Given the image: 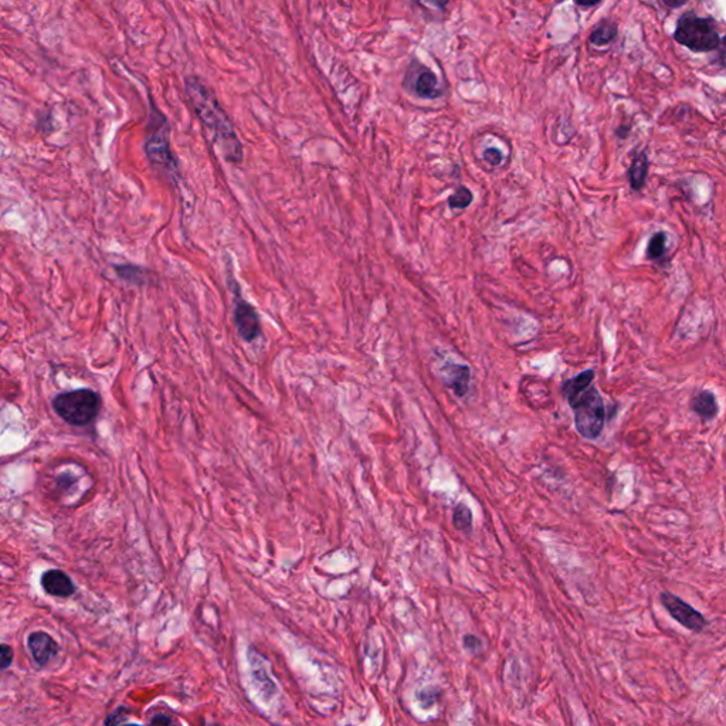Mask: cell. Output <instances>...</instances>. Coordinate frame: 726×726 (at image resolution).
Returning a JSON list of instances; mask_svg holds the SVG:
<instances>
[{"label":"cell","instance_id":"obj_1","mask_svg":"<svg viewBox=\"0 0 726 726\" xmlns=\"http://www.w3.org/2000/svg\"><path fill=\"white\" fill-rule=\"evenodd\" d=\"M184 87L193 110L201 124L212 132V138L225 159L240 163L243 161L242 142L215 94L197 77H187Z\"/></svg>","mask_w":726,"mask_h":726},{"label":"cell","instance_id":"obj_2","mask_svg":"<svg viewBox=\"0 0 726 726\" xmlns=\"http://www.w3.org/2000/svg\"><path fill=\"white\" fill-rule=\"evenodd\" d=\"M674 39L694 53H709L723 43L716 30V23L712 19L696 16L692 11L678 19Z\"/></svg>","mask_w":726,"mask_h":726},{"label":"cell","instance_id":"obj_3","mask_svg":"<svg viewBox=\"0 0 726 726\" xmlns=\"http://www.w3.org/2000/svg\"><path fill=\"white\" fill-rule=\"evenodd\" d=\"M575 413V426L579 434L587 440H596L604 427V404L596 387H586L568 400Z\"/></svg>","mask_w":726,"mask_h":726},{"label":"cell","instance_id":"obj_4","mask_svg":"<svg viewBox=\"0 0 726 726\" xmlns=\"http://www.w3.org/2000/svg\"><path fill=\"white\" fill-rule=\"evenodd\" d=\"M53 407L68 425L85 426L98 416L101 399L91 389H80L58 394L53 400Z\"/></svg>","mask_w":726,"mask_h":726},{"label":"cell","instance_id":"obj_5","mask_svg":"<svg viewBox=\"0 0 726 726\" xmlns=\"http://www.w3.org/2000/svg\"><path fill=\"white\" fill-rule=\"evenodd\" d=\"M149 134L145 141V152L149 161L162 168L170 177L176 179L177 172V163L170 149V141H169V125L166 118L156 111L155 114H151V127Z\"/></svg>","mask_w":726,"mask_h":726},{"label":"cell","instance_id":"obj_6","mask_svg":"<svg viewBox=\"0 0 726 726\" xmlns=\"http://www.w3.org/2000/svg\"><path fill=\"white\" fill-rule=\"evenodd\" d=\"M660 600H661L664 608L670 613V615L675 621H678V623L682 627H685L687 630H691L694 633H701L708 626L706 618L698 610H695L692 606L685 603L678 596H675L670 592H664V593H661Z\"/></svg>","mask_w":726,"mask_h":726},{"label":"cell","instance_id":"obj_7","mask_svg":"<svg viewBox=\"0 0 726 726\" xmlns=\"http://www.w3.org/2000/svg\"><path fill=\"white\" fill-rule=\"evenodd\" d=\"M233 320L239 335L246 342H253L261 335V323L257 309L240 296L239 289H236Z\"/></svg>","mask_w":726,"mask_h":726},{"label":"cell","instance_id":"obj_8","mask_svg":"<svg viewBox=\"0 0 726 726\" xmlns=\"http://www.w3.org/2000/svg\"><path fill=\"white\" fill-rule=\"evenodd\" d=\"M419 68H413L410 65V70L407 71L406 80L411 81V89L414 91L419 98L423 99H437L443 95V89L440 87L437 75L429 70L427 67L419 64Z\"/></svg>","mask_w":726,"mask_h":726},{"label":"cell","instance_id":"obj_9","mask_svg":"<svg viewBox=\"0 0 726 726\" xmlns=\"http://www.w3.org/2000/svg\"><path fill=\"white\" fill-rule=\"evenodd\" d=\"M29 650L32 653L33 660L40 665H46L50 663L53 657L58 653V644L54 641L51 636H49L44 632H36L29 636L27 640Z\"/></svg>","mask_w":726,"mask_h":726},{"label":"cell","instance_id":"obj_10","mask_svg":"<svg viewBox=\"0 0 726 726\" xmlns=\"http://www.w3.org/2000/svg\"><path fill=\"white\" fill-rule=\"evenodd\" d=\"M42 587L47 594L56 597H70L75 592L73 580L64 572L57 569H51L43 573Z\"/></svg>","mask_w":726,"mask_h":726},{"label":"cell","instance_id":"obj_11","mask_svg":"<svg viewBox=\"0 0 726 726\" xmlns=\"http://www.w3.org/2000/svg\"><path fill=\"white\" fill-rule=\"evenodd\" d=\"M442 372H443L446 384L457 396H464L467 393L470 377H471V372H470L468 366L457 365V363H447Z\"/></svg>","mask_w":726,"mask_h":726},{"label":"cell","instance_id":"obj_12","mask_svg":"<svg viewBox=\"0 0 726 726\" xmlns=\"http://www.w3.org/2000/svg\"><path fill=\"white\" fill-rule=\"evenodd\" d=\"M691 408L705 422H709V420L715 419L716 414H718V410H719L715 394L712 392H708V390L699 392L691 400Z\"/></svg>","mask_w":726,"mask_h":726},{"label":"cell","instance_id":"obj_13","mask_svg":"<svg viewBox=\"0 0 726 726\" xmlns=\"http://www.w3.org/2000/svg\"><path fill=\"white\" fill-rule=\"evenodd\" d=\"M617 35H618L617 23L610 19H603L599 22V25L590 33L589 43H592L596 47L607 46L615 40Z\"/></svg>","mask_w":726,"mask_h":726},{"label":"cell","instance_id":"obj_14","mask_svg":"<svg viewBox=\"0 0 726 726\" xmlns=\"http://www.w3.org/2000/svg\"><path fill=\"white\" fill-rule=\"evenodd\" d=\"M647 172H649V156H647V152L643 151L641 154H639L634 161H633V165L630 168V182H632V187L634 190H640L644 183H646V177H647Z\"/></svg>","mask_w":726,"mask_h":726},{"label":"cell","instance_id":"obj_15","mask_svg":"<svg viewBox=\"0 0 726 726\" xmlns=\"http://www.w3.org/2000/svg\"><path fill=\"white\" fill-rule=\"evenodd\" d=\"M593 379H594V372L592 369L582 372L580 375H577V376L569 379L568 382H565L563 389H562L563 394L566 396L568 400L575 397L577 393H580L582 390L589 387Z\"/></svg>","mask_w":726,"mask_h":726},{"label":"cell","instance_id":"obj_16","mask_svg":"<svg viewBox=\"0 0 726 726\" xmlns=\"http://www.w3.org/2000/svg\"><path fill=\"white\" fill-rule=\"evenodd\" d=\"M453 525L457 531L470 534L472 531V512L464 502L457 503L453 512Z\"/></svg>","mask_w":726,"mask_h":726},{"label":"cell","instance_id":"obj_17","mask_svg":"<svg viewBox=\"0 0 726 726\" xmlns=\"http://www.w3.org/2000/svg\"><path fill=\"white\" fill-rule=\"evenodd\" d=\"M472 201V193L470 192V189L467 187H458L457 192L450 196L449 199V206L451 207V209H465V207H468Z\"/></svg>","mask_w":726,"mask_h":726},{"label":"cell","instance_id":"obj_18","mask_svg":"<svg viewBox=\"0 0 726 726\" xmlns=\"http://www.w3.org/2000/svg\"><path fill=\"white\" fill-rule=\"evenodd\" d=\"M665 240H667V236L664 233H657L651 237L650 243H649V249H647V257L651 258V260H656V258H660L664 251H665Z\"/></svg>","mask_w":726,"mask_h":726},{"label":"cell","instance_id":"obj_19","mask_svg":"<svg viewBox=\"0 0 726 726\" xmlns=\"http://www.w3.org/2000/svg\"><path fill=\"white\" fill-rule=\"evenodd\" d=\"M117 270H118V274L124 280H128V281H132V282H141V280L144 278L142 277V270L135 267V265H123L121 268H117Z\"/></svg>","mask_w":726,"mask_h":726},{"label":"cell","instance_id":"obj_20","mask_svg":"<svg viewBox=\"0 0 726 726\" xmlns=\"http://www.w3.org/2000/svg\"><path fill=\"white\" fill-rule=\"evenodd\" d=\"M13 649L8 644H0V670H6L13 661Z\"/></svg>","mask_w":726,"mask_h":726},{"label":"cell","instance_id":"obj_21","mask_svg":"<svg viewBox=\"0 0 726 726\" xmlns=\"http://www.w3.org/2000/svg\"><path fill=\"white\" fill-rule=\"evenodd\" d=\"M463 646H464V649H465L468 653H471V654H477V653H480V651L482 650V643H481V640H480L477 636H474V634H467V636H464V637H463Z\"/></svg>","mask_w":726,"mask_h":726},{"label":"cell","instance_id":"obj_22","mask_svg":"<svg viewBox=\"0 0 726 726\" xmlns=\"http://www.w3.org/2000/svg\"><path fill=\"white\" fill-rule=\"evenodd\" d=\"M484 158H485V161H488L492 166H496V165H499V163H501V161H502V154H501V151H499V149H496V148H489V149H487V151L484 152Z\"/></svg>","mask_w":726,"mask_h":726},{"label":"cell","instance_id":"obj_23","mask_svg":"<svg viewBox=\"0 0 726 726\" xmlns=\"http://www.w3.org/2000/svg\"><path fill=\"white\" fill-rule=\"evenodd\" d=\"M419 2H422L425 5H429L432 8H436L439 11H444L447 8L450 0H419Z\"/></svg>","mask_w":726,"mask_h":726},{"label":"cell","instance_id":"obj_24","mask_svg":"<svg viewBox=\"0 0 726 726\" xmlns=\"http://www.w3.org/2000/svg\"><path fill=\"white\" fill-rule=\"evenodd\" d=\"M661 2L670 9H680L688 4V0H661Z\"/></svg>","mask_w":726,"mask_h":726},{"label":"cell","instance_id":"obj_25","mask_svg":"<svg viewBox=\"0 0 726 726\" xmlns=\"http://www.w3.org/2000/svg\"><path fill=\"white\" fill-rule=\"evenodd\" d=\"M576 5L580 6V8H592V6H596L599 5L601 0H575Z\"/></svg>","mask_w":726,"mask_h":726},{"label":"cell","instance_id":"obj_26","mask_svg":"<svg viewBox=\"0 0 726 726\" xmlns=\"http://www.w3.org/2000/svg\"><path fill=\"white\" fill-rule=\"evenodd\" d=\"M151 723H172V719H169L166 716H155V718H152Z\"/></svg>","mask_w":726,"mask_h":726}]
</instances>
